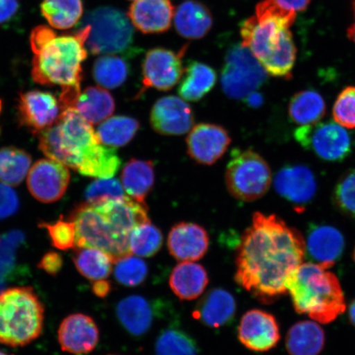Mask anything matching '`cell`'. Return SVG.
<instances>
[{
  "label": "cell",
  "instance_id": "obj_1",
  "mask_svg": "<svg viewBox=\"0 0 355 355\" xmlns=\"http://www.w3.org/2000/svg\"><path fill=\"white\" fill-rule=\"evenodd\" d=\"M305 239L276 215L255 212L238 247L234 279L265 304L287 291L288 279L304 263Z\"/></svg>",
  "mask_w": 355,
  "mask_h": 355
},
{
  "label": "cell",
  "instance_id": "obj_2",
  "mask_svg": "<svg viewBox=\"0 0 355 355\" xmlns=\"http://www.w3.org/2000/svg\"><path fill=\"white\" fill-rule=\"evenodd\" d=\"M39 141L48 158L83 175L112 178L121 166L116 150L102 144L92 124L73 107L63 110L51 127L40 132Z\"/></svg>",
  "mask_w": 355,
  "mask_h": 355
},
{
  "label": "cell",
  "instance_id": "obj_3",
  "mask_svg": "<svg viewBox=\"0 0 355 355\" xmlns=\"http://www.w3.org/2000/svg\"><path fill=\"white\" fill-rule=\"evenodd\" d=\"M90 26H83L73 35H58L46 26H39L31 35L34 54L32 75L42 85L62 87V109L74 108L82 82V64L87 59L86 42Z\"/></svg>",
  "mask_w": 355,
  "mask_h": 355
},
{
  "label": "cell",
  "instance_id": "obj_4",
  "mask_svg": "<svg viewBox=\"0 0 355 355\" xmlns=\"http://www.w3.org/2000/svg\"><path fill=\"white\" fill-rule=\"evenodd\" d=\"M69 219L75 225V247L98 248L114 261L131 254L128 238L132 230L150 220L146 205L127 196L97 205L81 204Z\"/></svg>",
  "mask_w": 355,
  "mask_h": 355
},
{
  "label": "cell",
  "instance_id": "obj_5",
  "mask_svg": "<svg viewBox=\"0 0 355 355\" xmlns=\"http://www.w3.org/2000/svg\"><path fill=\"white\" fill-rule=\"evenodd\" d=\"M296 12L279 6L276 0L257 4L254 16L243 21L242 44L272 76L290 79L296 60V47L290 31Z\"/></svg>",
  "mask_w": 355,
  "mask_h": 355
},
{
  "label": "cell",
  "instance_id": "obj_6",
  "mask_svg": "<svg viewBox=\"0 0 355 355\" xmlns=\"http://www.w3.org/2000/svg\"><path fill=\"white\" fill-rule=\"evenodd\" d=\"M329 269L318 263H302L286 284L296 312L322 324L334 322L346 309L343 288Z\"/></svg>",
  "mask_w": 355,
  "mask_h": 355
},
{
  "label": "cell",
  "instance_id": "obj_7",
  "mask_svg": "<svg viewBox=\"0 0 355 355\" xmlns=\"http://www.w3.org/2000/svg\"><path fill=\"white\" fill-rule=\"evenodd\" d=\"M44 308L33 288L19 286L0 294V343L21 347L42 335Z\"/></svg>",
  "mask_w": 355,
  "mask_h": 355
},
{
  "label": "cell",
  "instance_id": "obj_8",
  "mask_svg": "<svg viewBox=\"0 0 355 355\" xmlns=\"http://www.w3.org/2000/svg\"><path fill=\"white\" fill-rule=\"evenodd\" d=\"M84 26H90L86 42L92 55L124 54L131 51L135 29L130 17L114 7H99L87 13Z\"/></svg>",
  "mask_w": 355,
  "mask_h": 355
},
{
  "label": "cell",
  "instance_id": "obj_9",
  "mask_svg": "<svg viewBox=\"0 0 355 355\" xmlns=\"http://www.w3.org/2000/svg\"><path fill=\"white\" fill-rule=\"evenodd\" d=\"M225 183L233 197L252 202L263 197L272 184L268 162L252 150L234 149L225 172Z\"/></svg>",
  "mask_w": 355,
  "mask_h": 355
},
{
  "label": "cell",
  "instance_id": "obj_10",
  "mask_svg": "<svg viewBox=\"0 0 355 355\" xmlns=\"http://www.w3.org/2000/svg\"><path fill=\"white\" fill-rule=\"evenodd\" d=\"M266 71L250 49L242 43L230 47L221 71V87L230 99L246 98L266 79Z\"/></svg>",
  "mask_w": 355,
  "mask_h": 355
},
{
  "label": "cell",
  "instance_id": "obj_11",
  "mask_svg": "<svg viewBox=\"0 0 355 355\" xmlns=\"http://www.w3.org/2000/svg\"><path fill=\"white\" fill-rule=\"evenodd\" d=\"M295 139L304 149L326 162L343 161L352 150V137L336 121L300 126L295 131Z\"/></svg>",
  "mask_w": 355,
  "mask_h": 355
},
{
  "label": "cell",
  "instance_id": "obj_12",
  "mask_svg": "<svg viewBox=\"0 0 355 355\" xmlns=\"http://www.w3.org/2000/svg\"><path fill=\"white\" fill-rule=\"evenodd\" d=\"M187 46L175 53L163 48H155L146 53L143 64V88L140 94L148 88L168 91L174 87L183 75L182 56Z\"/></svg>",
  "mask_w": 355,
  "mask_h": 355
},
{
  "label": "cell",
  "instance_id": "obj_13",
  "mask_svg": "<svg viewBox=\"0 0 355 355\" xmlns=\"http://www.w3.org/2000/svg\"><path fill=\"white\" fill-rule=\"evenodd\" d=\"M69 180L68 167L55 159H42L31 167L28 188L38 201L51 203L64 196Z\"/></svg>",
  "mask_w": 355,
  "mask_h": 355
},
{
  "label": "cell",
  "instance_id": "obj_14",
  "mask_svg": "<svg viewBox=\"0 0 355 355\" xmlns=\"http://www.w3.org/2000/svg\"><path fill=\"white\" fill-rule=\"evenodd\" d=\"M238 339L244 347L254 352H268L281 340V332L274 315L252 309L243 315L238 327Z\"/></svg>",
  "mask_w": 355,
  "mask_h": 355
},
{
  "label": "cell",
  "instance_id": "obj_15",
  "mask_svg": "<svg viewBox=\"0 0 355 355\" xmlns=\"http://www.w3.org/2000/svg\"><path fill=\"white\" fill-rule=\"evenodd\" d=\"M274 187L296 211H303L316 195L317 181L308 166H287L275 176Z\"/></svg>",
  "mask_w": 355,
  "mask_h": 355
},
{
  "label": "cell",
  "instance_id": "obj_16",
  "mask_svg": "<svg viewBox=\"0 0 355 355\" xmlns=\"http://www.w3.org/2000/svg\"><path fill=\"white\" fill-rule=\"evenodd\" d=\"M232 141L227 131L212 123H199L190 131L186 143L190 157L211 166L221 158Z\"/></svg>",
  "mask_w": 355,
  "mask_h": 355
},
{
  "label": "cell",
  "instance_id": "obj_17",
  "mask_svg": "<svg viewBox=\"0 0 355 355\" xmlns=\"http://www.w3.org/2000/svg\"><path fill=\"white\" fill-rule=\"evenodd\" d=\"M193 123L192 108L175 96L159 99L150 112V123L154 130L162 135H183L192 128Z\"/></svg>",
  "mask_w": 355,
  "mask_h": 355
},
{
  "label": "cell",
  "instance_id": "obj_18",
  "mask_svg": "<svg viewBox=\"0 0 355 355\" xmlns=\"http://www.w3.org/2000/svg\"><path fill=\"white\" fill-rule=\"evenodd\" d=\"M58 340L63 352L86 354L96 347L100 332L91 317L83 313H73L61 322L58 331Z\"/></svg>",
  "mask_w": 355,
  "mask_h": 355
},
{
  "label": "cell",
  "instance_id": "obj_19",
  "mask_svg": "<svg viewBox=\"0 0 355 355\" xmlns=\"http://www.w3.org/2000/svg\"><path fill=\"white\" fill-rule=\"evenodd\" d=\"M60 105L50 92L35 90L22 93L19 103L21 121L33 132H42L60 118Z\"/></svg>",
  "mask_w": 355,
  "mask_h": 355
},
{
  "label": "cell",
  "instance_id": "obj_20",
  "mask_svg": "<svg viewBox=\"0 0 355 355\" xmlns=\"http://www.w3.org/2000/svg\"><path fill=\"white\" fill-rule=\"evenodd\" d=\"M210 238L202 226L180 222L173 226L168 235V252L178 261H196L207 254Z\"/></svg>",
  "mask_w": 355,
  "mask_h": 355
},
{
  "label": "cell",
  "instance_id": "obj_21",
  "mask_svg": "<svg viewBox=\"0 0 355 355\" xmlns=\"http://www.w3.org/2000/svg\"><path fill=\"white\" fill-rule=\"evenodd\" d=\"M304 239L306 252L311 259L327 268H332L343 254L345 237L334 226L311 225Z\"/></svg>",
  "mask_w": 355,
  "mask_h": 355
},
{
  "label": "cell",
  "instance_id": "obj_22",
  "mask_svg": "<svg viewBox=\"0 0 355 355\" xmlns=\"http://www.w3.org/2000/svg\"><path fill=\"white\" fill-rule=\"evenodd\" d=\"M174 15L171 0H135L128 13L132 25L146 34L166 32Z\"/></svg>",
  "mask_w": 355,
  "mask_h": 355
},
{
  "label": "cell",
  "instance_id": "obj_23",
  "mask_svg": "<svg viewBox=\"0 0 355 355\" xmlns=\"http://www.w3.org/2000/svg\"><path fill=\"white\" fill-rule=\"evenodd\" d=\"M236 310V300L232 293L216 288L198 302L193 316L203 325L217 329L232 322Z\"/></svg>",
  "mask_w": 355,
  "mask_h": 355
},
{
  "label": "cell",
  "instance_id": "obj_24",
  "mask_svg": "<svg viewBox=\"0 0 355 355\" xmlns=\"http://www.w3.org/2000/svg\"><path fill=\"white\" fill-rule=\"evenodd\" d=\"M157 307L141 295H130L119 302L116 316L125 331L133 336H143L152 328L158 316Z\"/></svg>",
  "mask_w": 355,
  "mask_h": 355
},
{
  "label": "cell",
  "instance_id": "obj_25",
  "mask_svg": "<svg viewBox=\"0 0 355 355\" xmlns=\"http://www.w3.org/2000/svg\"><path fill=\"white\" fill-rule=\"evenodd\" d=\"M209 277L205 268L193 261H182L173 269L168 279L171 291L181 300H193L205 291Z\"/></svg>",
  "mask_w": 355,
  "mask_h": 355
},
{
  "label": "cell",
  "instance_id": "obj_26",
  "mask_svg": "<svg viewBox=\"0 0 355 355\" xmlns=\"http://www.w3.org/2000/svg\"><path fill=\"white\" fill-rule=\"evenodd\" d=\"M178 33L189 40L201 39L209 33L213 24L211 12L197 1L182 3L174 15Z\"/></svg>",
  "mask_w": 355,
  "mask_h": 355
},
{
  "label": "cell",
  "instance_id": "obj_27",
  "mask_svg": "<svg viewBox=\"0 0 355 355\" xmlns=\"http://www.w3.org/2000/svg\"><path fill=\"white\" fill-rule=\"evenodd\" d=\"M326 336L317 322L302 321L288 330L286 349L290 355H319L325 346Z\"/></svg>",
  "mask_w": 355,
  "mask_h": 355
},
{
  "label": "cell",
  "instance_id": "obj_28",
  "mask_svg": "<svg viewBox=\"0 0 355 355\" xmlns=\"http://www.w3.org/2000/svg\"><path fill=\"white\" fill-rule=\"evenodd\" d=\"M122 186L131 198L146 204L145 200L155 184V168L152 162L132 158L123 167Z\"/></svg>",
  "mask_w": 355,
  "mask_h": 355
},
{
  "label": "cell",
  "instance_id": "obj_29",
  "mask_svg": "<svg viewBox=\"0 0 355 355\" xmlns=\"http://www.w3.org/2000/svg\"><path fill=\"white\" fill-rule=\"evenodd\" d=\"M74 108L85 121L95 125L114 113L115 103L112 95L105 88L89 87L80 93Z\"/></svg>",
  "mask_w": 355,
  "mask_h": 355
},
{
  "label": "cell",
  "instance_id": "obj_30",
  "mask_svg": "<svg viewBox=\"0 0 355 355\" xmlns=\"http://www.w3.org/2000/svg\"><path fill=\"white\" fill-rule=\"evenodd\" d=\"M216 79L211 67L198 61L190 62L178 92L184 101H198L214 87Z\"/></svg>",
  "mask_w": 355,
  "mask_h": 355
},
{
  "label": "cell",
  "instance_id": "obj_31",
  "mask_svg": "<svg viewBox=\"0 0 355 355\" xmlns=\"http://www.w3.org/2000/svg\"><path fill=\"white\" fill-rule=\"evenodd\" d=\"M288 112L291 121L298 125H310L320 121L325 115L326 102L316 91H302L291 97Z\"/></svg>",
  "mask_w": 355,
  "mask_h": 355
},
{
  "label": "cell",
  "instance_id": "obj_32",
  "mask_svg": "<svg viewBox=\"0 0 355 355\" xmlns=\"http://www.w3.org/2000/svg\"><path fill=\"white\" fill-rule=\"evenodd\" d=\"M73 261L79 273L92 282L108 278L114 263L108 254L95 248H77Z\"/></svg>",
  "mask_w": 355,
  "mask_h": 355
},
{
  "label": "cell",
  "instance_id": "obj_33",
  "mask_svg": "<svg viewBox=\"0 0 355 355\" xmlns=\"http://www.w3.org/2000/svg\"><path fill=\"white\" fill-rule=\"evenodd\" d=\"M41 10L52 28L65 30L81 19L83 6L82 0H44Z\"/></svg>",
  "mask_w": 355,
  "mask_h": 355
},
{
  "label": "cell",
  "instance_id": "obj_34",
  "mask_svg": "<svg viewBox=\"0 0 355 355\" xmlns=\"http://www.w3.org/2000/svg\"><path fill=\"white\" fill-rule=\"evenodd\" d=\"M139 127L140 123L135 119L114 116L101 123L96 132L102 144L119 148L130 144Z\"/></svg>",
  "mask_w": 355,
  "mask_h": 355
},
{
  "label": "cell",
  "instance_id": "obj_35",
  "mask_svg": "<svg viewBox=\"0 0 355 355\" xmlns=\"http://www.w3.org/2000/svg\"><path fill=\"white\" fill-rule=\"evenodd\" d=\"M32 165L28 153L13 146L0 149V182L11 186L19 185L24 180Z\"/></svg>",
  "mask_w": 355,
  "mask_h": 355
},
{
  "label": "cell",
  "instance_id": "obj_36",
  "mask_svg": "<svg viewBox=\"0 0 355 355\" xmlns=\"http://www.w3.org/2000/svg\"><path fill=\"white\" fill-rule=\"evenodd\" d=\"M130 65L121 57L104 55L95 61L93 78L99 86L105 89H115L125 83Z\"/></svg>",
  "mask_w": 355,
  "mask_h": 355
},
{
  "label": "cell",
  "instance_id": "obj_37",
  "mask_svg": "<svg viewBox=\"0 0 355 355\" xmlns=\"http://www.w3.org/2000/svg\"><path fill=\"white\" fill-rule=\"evenodd\" d=\"M155 355H198L197 341L184 330L168 327L159 333L155 343Z\"/></svg>",
  "mask_w": 355,
  "mask_h": 355
},
{
  "label": "cell",
  "instance_id": "obj_38",
  "mask_svg": "<svg viewBox=\"0 0 355 355\" xmlns=\"http://www.w3.org/2000/svg\"><path fill=\"white\" fill-rule=\"evenodd\" d=\"M163 244V234L150 220L137 225L128 238L130 254L150 257L157 254Z\"/></svg>",
  "mask_w": 355,
  "mask_h": 355
},
{
  "label": "cell",
  "instance_id": "obj_39",
  "mask_svg": "<svg viewBox=\"0 0 355 355\" xmlns=\"http://www.w3.org/2000/svg\"><path fill=\"white\" fill-rule=\"evenodd\" d=\"M114 276L121 285L135 287L144 283L148 276V266L140 257L128 254L114 261Z\"/></svg>",
  "mask_w": 355,
  "mask_h": 355
},
{
  "label": "cell",
  "instance_id": "obj_40",
  "mask_svg": "<svg viewBox=\"0 0 355 355\" xmlns=\"http://www.w3.org/2000/svg\"><path fill=\"white\" fill-rule=\"evenodd\" d=\"M24 239L19 230H12L0 238V285L15 274L17 250Z\"/></svg>",
  "mask_w": 355,
  "mask_h": 355
},
{
  "label": "cell",
  "instance_id": "obj_41",
  "mask_svg": "<svg viewBox=\"0 0 355 355\" xmlns=\"http://www.w3.org/2000/svg\"><path fill=\"white\" fill-rule=\"evenodd\" d=\"M332 198L337 210L355 219V170L349 171L341 176Z\"/></svg>",
  "mask_w": 355,
  "mask_h": 355
},
{
  "label": "cell",
  "instance_id": "obj_42",
  "mask_svg": "<svg viewBox=\"0 0 355 355\" xmlns=\"http://www.w3.org/2000/svg\"><path fill=\"white\" fill-rule=\"evenodd\" d=\"M124 197L126 195L122 184L114 178H103L93 181L88 185L85 192L86 202L91 205Z\"/></svg>",
  "mask_w": 355,
  "mask_h": 355
},
{
  "label": "cell",
  "instance_id": "obj_43",
  "mask_svg": "<svg viewBox=\"0 0 355 355\" xmlns=\"http://www.w3.org/2000/svg\"><path fill=\"white\" fill-rule=\"evenodd\" d=\"M334 121L345 128H355V87H347L340 93L333 105Z\"/></svg>",
  "mask_w": 355,
  "mask_h": 355
},
{
  "label": "cell",
  "instance_id": "obj_44",
  "mask_svg": "<svg viewBox=\"0 0 355 355\" xmlns=\"http://www.w3.org/2000/svg\"><path fill=\"white\" fill-rule=\"evenodd\" d=\"M40 226L47 230L53 246L57 250H69L75 248L76 232L73 221L69 219L64 220L63 217H60V219L54 223H43Z\"/></svg>",
  "mask_w": 355,
  "mask_h": 355
},
{
  "label": "cell",
  "instance_id": "obj_45",
  "mask_svg": "<svg viewBox=\"0 0 355 355\" xmlns=\"http://www.w3.org/2000/svg\"><path fill=\"white\" fill-rule=\"evenodd\" d=\"M19 207V200L11 186L0 182V219L15 214Z\"/></svg>",
  "mask_w": 355,
  "mask_h": 355
},
{
  "label": "cell",
  "instance_id": "obj_46",
  "mask_svg": "<svg viewBox=\"0 0 355 355\" xmlns=\"http://www.w3.org/2000/svg\"><path fill=\"white\" fill-rule=\"evenodd\" d=\"M63 257L56 252H48L42 257L38 264V268L44 270L51 276L55 277L63 268Z\"/></svg>",
  "mask_w": 355,
  "mask_h": 355
},
{
  "label": "cell",
  "instance_id": "obj_47",
  "mask_svg": "<svg viewBox=\"0 0 355 355\" xmlns=\"http://www.w3.org/2000/svg\"><path fill=\"white\" fill-rule=\"evenodd\" d=\"M19 8L17 0H0V24L10 20Z\"/></svg>",
  "mask_w": 355,
  "mask_h": 355
},
{
  "label": "cell",
  "instance_id": "obj_48",
  "mask_svg": "<svg viewBox=\"0 0 355 355\" xmlns=\"http://www.w3.org/2000/svg\"><path fill=\"white\" fill-rule=\"evenodd\" d=\"M279 6L293 12H301L309 6L311 0H276Z\"/></svg>",
  "mask_w": 355,
  "mask_h": 355
},
{
  "label": "cell",
  "instance_id": "obj_49",
  "mask_svg": "<svg viewBox=\"0 0 355 355\" xmlns=\"http://www.w3.org/2000/svg\"><path fill=\"white\" fill-rule=\"evenodd\" d=\"M92 288L95 295L99 298H105L110 294L112 286L110 282L101 279V281L93 282Z\"/></svg>",
  "mask_w": 355,
  "mask_h": 355
},
{
  "label": "cell",
  "instance_id": "obj_50",
  "mask_svg": "<svg viewBox=\"0 0 355 355\" xmlns=\"http://www.w3.org/2000/svg\"><path fill=\"white\" fill-rule=\"evenodd\" d=\"M246 101L248 105L252 106V107H257V106L263 104V98L259 93L254 92L246 97Z\"/></svg>",
  "mask_w": 355,
  "mask_h": 355
},
{
  "label": "cell",
  "instance_id": "obj_51",
  "mask_svg": "<svg viewBox=\"0 0 355 355\" xmlns=\"http://www.w3.org/2000/svg\"><path fill=\"white\" fill-rule=\"evenodd\" d=\"M352 10L354 15V24L350 25L347 31L348 37L355 44V0H352Z\"/></svg>",
  "mask_w": 355,
  "mask_h": 355
},
{
  "label": "cell",
  "instance_id": "obj_52",
  "mask_svg": "<svg viewBox=\"0 0 355 355\" xmlns=\"http://www.w3.org/2000/svg\"><path fill=\"white\" fill-rule=\"evenodd\" d=\"M349 318L350 322L355 327V299L349 306Z\"/></svg>",
  "mask_w": 355,
  "mask_h": 355
},
{
  "label": "cell",
  "instance_id": "obj_53",
  "mask_svg": "<svg viewBox=\"0 0 355 355\" xmlns=\"http://www.w3.org/2000/svg\"><path fill=\"white\" fill-rule=\"evenodd\" d=\"M0 355H15V354H8L6 352H3L2 350H0Z\"/></svg>",
  "mask_w": 355,
  "mask_h": 355
},
{
  "label": "cell",
  "instance_id": "obj_54",
  "mask_svg": "<svg viewBox=\"0 0 355 355\" xmlns=\"http://www.w3.org/2000/svg\"><path fill=\"white\" fill-rule=\"evenodd\" d=\"M0 110H1V101H0Z\"/></svg>",
  "mask_w": 355,
  "mask_h": 355
}]
</instances>
